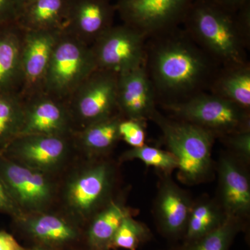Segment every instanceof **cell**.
<instances>
[{"label":"cell","mask_w":250,"mask_h":250,"mask_svg":"<svg viewBox=\"0 0 250 250\" xmlns=\"http://www.w3.org/2000/svg\"><path fill=\"white\" fill-rule=\"evenodd\" d=\"M143 66L162 105L208 91L221 67L180 27L147 38Z\"/></svg>","instance_id":"1"},{"label":"cell","mask_w":250,"mask_h":250,"mask_svg":"<svg viewBox=\"0 0 250 250\" xmlns=\"http://www.w3.org/2000/svg\"><path fill=\"white\" fill-rule=\"evenodd\" d=\"M183 29L220 66L249 63L250 1L231 11L211 0H195L184 18Z\"/></svg>","instance_id":"2"},{"label":"cell","mask_w":250,"mask_h":250,"mask_svg":"<svg viewBox=\"0 0 250 250\" xmlns=\"http://www.w3.org/2000/svg\"><path fill=\"white\" fill-rule=\"evenodd\" d=\"M150 120L160 128L168 152L177 161L179 179L187 184L208 179L213 167L214 135L188 122L166 118L158 110Z\"/></svg>","instance_id":"3"},{"label":"cell","mask_w":250,"mask_h":250,"mask_svg":"<svg viewBox=\"0 0 250 250\" xmlns=\"http://www.w3.org/2000/svg\"><path fill=\"white\" fill-rule=\"evenodd\" d=\"M177 119L188 122L214 136L250 129V111L209 92H202L191 98L162 105Z\"/></svg>","instance_id":"4"},{"label":"cell","mask_w":250,"mask_h":250,"mask_svg":"<svg viewBox=\"0 0 250 250\" xmlns=\"http://www.w3.org/2000/svg\"><path fill=\"white\" fill-rule=\"evenodd\" d=\"M96 69L90 46L62 31L49 62L43 92L67 102Z\"/></svg>","instance_id":"5"},{"label":"cell","mask_w":250,"mask_h":250,"mask_svg":"<svg viewBox=\"0 0 250 250\" xmlns=\"http://www.w3.org/2000/svg\"><path fill=\"white\" fill-rule=\"evenodd\" d=\"M118 74L96 69L67 100L75 129L116 114Z\"/></svg>","instance_id":"6"},{"label":"cell","mask_w":250,"mask_h":250,"mask_svg":"<svg viewBox=\"0 0 250 250\" xmlns=\"http://www.w3.org/2000/svg\"><path fill=\"white\" fill-rule=\"evenodd\" d=\"M195 0H118L114 4L123 24L147 38L180 27Z\"/></svg>","instance_id":"7"},{"label":"cell","mask_w":250,"mask_h":250,"mask_svg":"<svg viewBox=\"0 0 250 250\" xmlns=\"http://www.w3.org/2000/svg\"><path fill=\"white\" fill-rule=\"evenodd\" d=\"M147 39L123 23L112 26L90 46L97 69L119 75L143 66Z\"/></svg>","instance_id":"8"},{"label":"cell","mask_w":250,"mask_h":250,"mask_svg":"<svg viewBox=\"0 0 250 250\" xmlns=\"http://www.w3.org/2000/svg\"><path fill=\"white\" fill-rule=\"evenodd\" d=\"M114 180L113 167L99 162L82 169L67 182L64 199L67 209L81 220L93 217L108 203Z\"/></svg>","instance_id":"9"},{"label":"cell","mask_w":250,"mask_h":250,"mask_svg":"<svg viewBox=\"0 0 250 250\" xmlns=\"http://www.w3.org/2000/svg\"><path fill=\"white\" fill-rule=\"evenodd\" d=\"M0 178L24 214L43 212L53 200L54 188L47 174L0 154Z\"/></svg>","instance_id":"10"},{"label":"cell","mask_w":250,"mask_h":250,"mask_svg":"<svg viewBox=\"0 0 250 250\" xmlns=\"http://www.w3.org/2000/svg\"><path fill=\"white\" fill-rule=\"evenodd\" d=\"M72 143V136L22 135L16 138L0 154L47 174L62 167Z\"/></svg>","instance_id":"11"},{"label":"cell","mask_w":250,"mask_h":250,"mask_svg":"<svg viewBox=\"0 0 250 250\" xmlns=\"http://www.w3.org/2000/svg\"><path fill=\"white\" fill-rule=\"evenodd\" d=\"M62 31L24 30L19 90L23 100L43 92L49 62Z\"/></svg>","instance_id":"12"},{"label":"cell","mask_w":250,"mask_h":250,"mask_svg":"<svg viewBox=\"0 0 250 250\" xmlns=\"http://www.w3.org/2000/svg\"><path fill=\"white\" fill-rule=\"evenodd\" d=\"M76 131L67 102L48 94H36L24 100L22 135L71 137Z\"/></svg>","instance_id":"13"},{"label":"cell","mask_w":250,"mask_h":250,"mask_svg":"<svg viewBox=\"0 0 250 250\" xmlns=\"http://www.w3.org/2000/svg\"><path fill=\"white\" fill-rule=\"evenodd\" d=\"M116 14L109 0H72L62 31L91 46L113 24Z\"/></svg>","instance_id":"14"},{"label":"cell","mask_w":250,"mask_h":250,"mask_svg":"<svg viewBox=\"0 0 250 250\" xmlns=\"http://www.w3.org/2000/svg\"><path fill=\"white\" fill-rule=\"evenodd\" d=\"M154 87L144 66L118 75L117 106L124 118L146 121L156 111Z\"/></svg>","instance_id":"15"},{"label":"cell","mask_w":250,"mask_h":250,"mask_svg":"<svg viewBox=\"0 0 250 250\" xmlns=\"http://www.w3.org/2000/svg\"><path fill=\"white\" fill-rule=\"evenodd\" d=\"M220 207L226 217L242 220L250 209V183L245 169L233 156L225 154L218 166Z\"/></svg>","instance_id":"16"},{"label":"cell","mask_w":250,"mask_h":250,"mask_svg":"<svg viewBox=\"0 0 250 250\" xmlns=\"http://www.w3.org/2000/svg\"><path fill=\"white\" fill-rule=\"evenodd\" d=\"M192 202L187 192L171 179L161 184L155 202V216L161 232L170 238L184 235Z\"/></svg>","instance_id":"17"},{"label":"cell","mask_w":250,"mask_h":250,"mask_svg":"<svg viewBox=\"0 0 250 250\" xmlns=\"http://www.w3.org/2000/svg\"><path fill=\"white\" fill-rule=\"evenodd\" d=\"M23 34L17 22L0 27V92L19 93Z\"/></svg>","instance_id":"18"},{"label":"cell","mask_w":250,"mask_h":250,"mask_svg":"<svg viewBox=\"0 0 250 250\" xmlns=\"http://www.w3.org/2000/svg\"><path fill=\"white\" fill-rule=\"evenodd\" d=\"M16 221L29 236L45 246H63L79 236L78 229L73 224L57 215L44 212L27 213Z\"/></svg>","instance_id":"19"},{"label":"cell","mask_w":250,"mask_h":250,"mask_svg":"<svg viewBox=\"0 0 250 250\" xmlns=\"http://www.w3.org/2000/svg\"><path fill=\"white\" fill-rule=\"evenodd\" d=\"M72 0H31L20 10L17 23L24 30L63 29Z\"/></svg>","instance_id":"20"},{"label":"cell","mask_w":250,"mask_h":250,"mask_svg":"<svg viewBox=\"0 0 250 250\" xmlns=\"http://www.w3.org/2000/svg\"><path fill=\"white\" fill-rule=\"evenodd\" d=\"M207 92L250 111V63L220 67Z\"/></svg>","instance_id":"21"},{"label":"cell","mask_w":250,"mask_h":250,"mask_svg":"<svg viewBox=\"0 0 250 250\" xmlns=\"http://www.w3.org/2000/svg\"><path fill=\"white\" fill-rule=\"evenodd\" d=\"M123 118L120 113H116L77 130L72 136L73 142L91 155L104 154L121 139L118 127Z\"/></svg>","instance_id":"22"},{"label":"cell","mask_w":250,"mask_h":250,"mask_svg":"<svg viewBox=\"0 0 250 250\" xmlns=\"http://www.w3.org/2000/svg\"><path fill=\"white\" fill-rule=\"evenodd\" d=\"M131 210L118 201H109L94 215L88 231V241L95 250H109L117 230Z\"/></svg>","instance_id":"23"},{"label":"cell","mask_w":250,"mask_h":250,"mask_svg":"<svg viewBox=\"0 0 250 250\" xmlns=\"http://www.w3.org/2000/svg\"><path fill=\"white\" fill-rule=\"evenodd\" d=\"M226 218L220 205L212 200H201L192 205L184 235L186 244L211 232Z\"/></svg>","instance_id":"24"},{"label":"cell","mask_w":250,"mask_h":250,"mask_svg":"<svg viewBox=\"0 0 250 250\" xmlns=\"http://www.w3.org/2000/svg\"><path fill=\"white\" fill-rule=\"evenodd\" d=\"M24 100L18 93L0 92V153L21 134Z\"/></svg>","instance_id":"25"},{"label":"cell","mask_w":250,"mask_h":250,"mask_svg":"<svg viewBox=\"0 0 250 250\" xmlns=\"http://www.w3.org/2000/svg\"><path fill=\"white\" fill-rule=\"evenodd\" d=\"M242 228V220L227 217L218 228L196 241L187 243L182 250H229Z\"/></svg>","instance_id":"26"},{"label":"cell","mask_w":250,"mask_h":250,"mask_svg":"<svg viewBox=\"0 0 250 250\" xmlns=\"http://www.w3.org/2000/svg\"><path fill=\"white\" fill-rule=\"evenodd\" d=\"M123 161L137 159L147 166H152L163 172H172L177 167V163L174 156L168 151H164L150 146L131 148L122 156Z\"/></svg>","instance_id":"27"},{"label":"cell","mask_w":250,"mask_h":250,"mask_svg":"<svg viewBox=\"0 0 250 250\" xmlns=\"http://www.w3.org/2000/svg\"><path fill=\"white\" fill-rule=\"evenodd\" d=\"M149 235V230L143 224L129 215L123 220L117 230L111 249L136 250L143 242L148 239Z\"/></svg>","instance_id":"28"},{"label":"cell","mask_w":250,"mask_h":250,"mask_svg":"<svg viewBox=\"0 0 250 250\" xmlns=\"http://www.w3.org/2000/svg\"><path fill=\"white\" fill-rule=\"evenodd\" d=\"M146 121L122 118L120 122L119 134L121 139L132 148L141 147L146 145Z\"/></svg>","instance_id":"29"},{"label":"cell","mask_w":250,"mask_h":250,"mask_svg":"<svg viewBox=\"0 0 250 250\" xmlns=\"http://www.w3.org/2000/svg\"><path fill=\"white\" fill-rule=\"evenodd\" d=\"M220 139L233 151L235 155L239 156L248 162L250 159V129L225 135Z\"/></svg>","instance_id":"30"},{"label":"cell","mask_w":250,"mask_h":250,"mask_svg":"<svg viewBox=\"0 0 250 250\" xmlns=\"http://www.w3.org/2000/svg\"><path fill=\"white\" fill-rule=\"evenodd\" d=\"M0 213L11 215L16 220L24 215L10 196L9 192L1 178H0Z\"/></svg>","instance_id":"31"},{"label":"cell","mask_w":250,"mask_h":250,"mask_svg":"<svg viewBox=\"0 0 250 250\" xmlns=\"http://www.w3.org/2000/svg\"><path fill=\"white\" fill-rule=\"evenodd\" d=\"M18 15L15 0H0V27L17 22Z\"/></svg>","instance_id":"32"},{"label":"cell","mask_w":250,"mask_h":250,"mask_svg":"<svg viewBox=\"0 0 250 250\" xmlns=\"http://www.w3.org/2000/svg\"><path fill=\"white\" fill-rule=\"evenodd\" d=\"M0 250H27L23 248L14 236L5 231H0Z\"/></svg>","instance_id":"33"},{"label":"cell","mask_w":250,"mask_h":250,"mask_svg":"<svg viewBox=\"0 0 250 250\" xmlns=\"http://www.w3.org/2000/svg\"><path fill=\"white\" fill-rule=\"evenodd\" d=\"M217 4L231 11H237L241 9L250 0H211Z\"/></svg>","instance_id":"34"},{"label":"cell","mask_w":250,"mask_h":250,"mask_svg":"<svg viewBox=\"0 0 250 250\" xmlns=\"http://www.w3.org/2000/svg\"><path fill=\"white\" fill-rule=\"evenodd\" d=\"M15 1H16V5H17L18 13H19L20 10L22 9L24 5L27 4V3H29V1H31V0H15Z\"/></svg>","instance_id":"35"},{"label":"cell","mask_w":250,"mask_h":250,"mask_svg":"<svg viewBox=\"0 0 250 250\" xmlns=\"http://www.w3.org/2000/svg\"><path fill=\"white\" fill-rule=\"evenodd\" d=\"M31 250H49L46 249L45 248H42V247H37V248H34V249Z\"/></svg>","instance_id":"36"},{"label":"cell","mask_w":250,"mask_h":250,"mask_svg":"<svg viewBox=\"0 0 250 250\" xmlns=\"http://www.w3.org/2000/svg\"></svg>","instance_id":"37"}]
</instances>
